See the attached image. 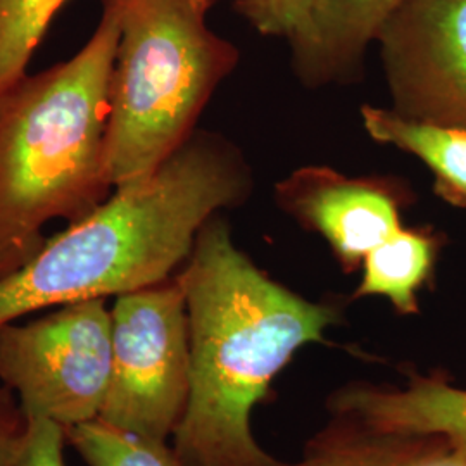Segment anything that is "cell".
Instances as JSON below:
<instances>
[{
    "instance_id": "6da1fadb",
    "label": "cell",
    "mask_w": 466,
    "mask_h": 466,
    "mask_svg": "<svg viewBox=\"0 0 466 466\" xmlns=\"http://www.w3.org/2000/svg\"><path fill=\"white\" fill-rule=\"evenodd\" d=\"M190 332V398L173 433L188 466H285L263 450L250 425L269 383L294 354L325 340L335 306L304 299L271 280L213 217L177 273Z\"/></svg>"
},
{
    "instance_id": "7a4b0ae2",
    "label": "cell",
    "mask_w": 466,
    "mask_h": 466,
    "mask_svg": "<svg viewBox=\"0 0 466 466\" xmlns=\"http://www.w3.org/2000/svg\"><path fill=\"white\" fill-rule=\"evenodd\" d=\"M249 167L223 137L196 132L150 175L119 185L0 280V325L49 308L107 299L175 277L200 228L248 198Z\"/></svg>"
},
{
    "instance_id": "3957f363",
    "label": "cell",
    "mask_w": 466,
    "mask_h": 466,
    "mask_svg": "<svg viewBox=\"0 0 466 466\" xmlns=\"http://www.w3.org/2000/svg\"><path fill=\"white\" fill-rule=\"evenodd\" d=\"M116 9L73 57L26 75L0 97V280L42 250L54 219L75 223L111 196L109 90Z\"/></svg>"
},
{
    "instance_id": "277c9868",
    "label": "cell",
    "mask_w": 466,
    "mask_h": 466,
    "mask_svg": "<svg viewBox=\"0 0 466 466\" xmlns=\"http://www.w3.org/2000/svg\"><path fill=\"white\" fill-rule=\"evenodd\" d=\"M119 38L109 90L113 188L150 175L196 134L238 50L211 30L213 0H107Z\"/></svg>"
},
{
    "instance_id": "5b68a950",
    "label": "cell",
    "mask_w": 466,
    "mask_h": 466,
    "mask_svg": "<svg viewBox=\"0 0 466 466\" xmlns=\"http://www.w3.org/2000/svg\"><path fill=\"white\" fill-rule=\"evenodd\" d=\"M111 337V377L97 420L167 442L190 398L188 313L178 275L115 298Z\"/></svg>"
},
{
    "instance_id": "8992f818",
    "label": "cell",
    "mask_w": 466,
    "mask_h": 466,
    "mask_svg": "<svg viewBox=\"0 0 466 466\" xmlns=\"http://www.w3.org/2000/svg\"><path fill=\"white\" fill-rule=\"evenodd\" d=\"M106 300H78L25 325H0V382L30 421L49 420L67 431L99 418L113 363Z\"/></svg>"
},
{
    "instance_id": "52a82bcc",
    "label": "cell",
    "mask_w": 466,
    "mask_h": 466,
    "mask_svg": "<svg viewBox=\"0 0 466 466\" xmlns=\"http://www.w3.org/2000/svg\"><path fill=\"white\" fill-rule=\"evenodd\" d=\"M377 44L394 113L466 130V0H404Z\"/></svg>"
},
{
    "instance_id": "ba28073f",
    "label": "cell",
    "mask_w": 466,
    "mask_h": 466,
    "mask_svg": "<svg viewBox=\"0 0 466 466\" xmlns=\"http://www.w3.org/2000/svg\"><path fill=\"white\" fill-rule=\"evenodd\" d=\"M277 202L302 227L319 233L344 271L400 227V196L377 178H350L323 167H300L277 185Z\"/></svg>"
},
{
    "instance_id": "9c48e42d",
    "label": "cell",
    "mask_w": 466,
    "mask_h": 466,
    "mask_svg": "<svg viewBox=\"0 0 466 466\" xmlns=\"http://www.w3.org/2000/svg\"><path fill=\"white\" fill-rule=\"evenodd\" d=\"M327 406L330 415L358 418L383 432L441 437L466 463V390L444 377L413 371L404 387L346 383Z\"/></svg>"
},
{
    "instance_id": "30bf717a",
    "label": "cell",
    "mask_w": 466,
    "mask_h": 466,
    "mask_svg": "<svg viewBox=\"0 0 466 466\" xmlns=\"http://www.w3.org/2000/svg\"><path fill=\"white\" fill-rule=\"evenodd\" d=\"M404 0H315L306 34L292 44L294 67L308 85L348 82L368 47Z\"/></svg>"
},
{
    "instance_id": "8fae6325",
    "label": "cell",
    "mask_w": 466,
    "mask_h": 466,
    "mask_svg": "<svg viewBox=\"0 0 466 466\" xmlns=\"http://www.w3.org/2000/svg\"><path fill=\"white\" fill-rule=\"evenodd\" d=\"M361 117L373 140L413 154L432 171L441 199L466 209L465 128L410 119L373 106H363Z\"/></svg>"
},
{
    "instance_id": "7c38bea8",
    "label": "cell",
    "mask_w": 466,
    "mask_h": 466,
    "mask_svg": "<svg viewBox=\"0 0 466 466\" xmlns=\"http://www.w3.org/2000/svg\"><path fill=\"white\" fill-rule=\"evenodd\" d=\"M446 444L435 435L383 432L348 415H332L285 466H420Z\"/></svg>"
},
{
    "instance_id": "4fadbf2b",
    "label": "cell",
    "mask_w": 466,
    "mask_h": 466,
    "mask_svg": "<svg viewBox=\"0 0 466 466\" xmlns=\"http://www.w3.org/2000/svg\"><path fill=\"white\" fill-rule=\"evenodd\" d=\"M442 238L431 228H404L370 250L354 298L382 296L400 315H418V292L432 277Z\"/></svg>"
},
{
    "instance_id": "5bb4252c",
    "label": "cell",
    "mask_w": 466,
    "mask_h": 466,
    "mask_svg": "<svg viewBox=\"0 0 466 466\" xmlns=\"http://www.w3.org/2000/svg\"><path fill=\"white\" fill-rule=\"evenodd\" d=\"M67 0H0V97L28 73L35 50Z\"/></svg>"
},
{
    "instance_id": "9a60e30c",
    "label": "cell",
    "mask_w": 466,
    "mask_h": 466,
    "mask_svg": "<svg viewBox=\"0 0 466 466\" xmlns=\"http://www.w3.org/2000/svg\"><path fill=\"white\" fill-rule=\"evenodd\" d=\"M66 441L86 466H188L167 442L117 431L100 420L67 429Z\"/></svg>"
},
{
    "instance_id": "2e32d148",
    "label": "cell",
    "mask_w": 466,
    "mask_h": 466,
    "mask_svg": "<svg viewBox=\"0 0 466 466\" xmlns=\"http://www.w3.org/2000/svg\"><path fill=\"white\" fill-rule=\"evenodd\" d=\"M258 34L296 44L309 26L315 0H230Z\"/></svg>"
},
{
    "instance_id": "e0dca14e",
    "label": "cell",
    "mask_w": 466,
    "mask_h": 466,
    "mask_svg": "<svg viewBox=\"0 0 466 466\" xmlns=\"http://www.w3.org/2000/svg\"><path fill=\"white\" fill-rule=\"evenodd\" d=\"M30 441V420L15 392L0 387V466H17Z\"/></svg>"
},
{
    "instance_id": "ac0fdd59",
    "label": "cell",
    "mask_w": 466,
    "mask_h": 466,
    "mask_svg": "<svg viewBox=\"0 0 466 466\" xmlns=\"http://www.w3.org/2000/svg\"><path fill=\"white\" fill-rule=\"evenodd\" d=\"M66 431L49 420L30 421V441L17 466H65Z\"/></svg>"
}]
</instances>
